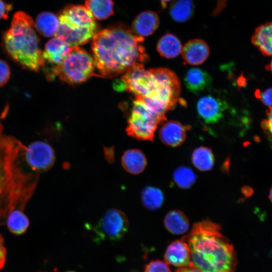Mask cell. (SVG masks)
<instances>
[{
	"instance_id": "18",
	"label": "cell",
	"mask_w": 272,
	"mask_h": 272,
	"mask_svg": "<svg viewBox=\"0 0 272 272\" xmlns=\"http://www.w3.org/2000/svg\"><path fill=\"white\" fill-rule=\"evenodd\" d=\"M71 49L72 47L56 36L45 44L42 55L45 61L58 65L67 56Z\"/></svg>"
},
{
	"instance_id": "40",
	"label": "cell",
	"mask_w": 272,
	"mask_h": 272,
	"mask_svg": "<svg viewBox=\"0 0 272 272\" xmlns=\"http://www.w3.org/2000/svg\"><path fill=\"white\" fill-rule=\"evenodd\" d=\"M269 69L271 72H272V60L270 62V65H269Z\"/></svg>"
},
{
	"instance_id": "8",
	"label": "cell",
	"mask_w": 272,
	"mask_h": 272,
	"mask_svg": "<svg viewBox=\"0 0 272 272\" xmlns=\"http://www.w3.org/2000/svg\"><path fill=\"white\" fill-rule=\"evenodd\" d=\"M155 82V91L152 98L163 102L169 110L173 109L179 98L180 83L178 77L167 68L150 69Z\"/></svg>"
},
{
	"instance_id": "33",
	"label": "cell",
	"mask_w": 272,
	"mask_h": 272,
	"mask_svg": "<svg viewBox=\"0 0 272 272\" xmlns=\"http://www.w3.org/2000/svg\"><path fill=\"white\" fill-rule=\"evenodd\" d=\"M256 93L264 104L269 108H272V88H268L261 93L258 91Z\"/></svg>"
},
{
	"instance_id": "6",
	"label": "cell",
	"mask_w": 272,
	"mask_h": 272,
	"mask_svg": "<svg viewBox=\"0 0 272 272\" xmlns=\"http://www.w3.org/2000/svg\"><path fill=\"white\" fill-rule=\"evenodd\" d=\"M95 69L93 57L85 49L75 46L72 47L60 64L52 68V75L68 84L75 85L84 82L91 77H99Z\"/></svg>"
},
{
	"instance_id": "27",
	"label": "cell",
	"mask_w": 272,
	"mask_h": 272,
	"mask_svg": "<svg viewBox=\"0 0 272 272\" xmlns=\"http://www.w3.org/2000/svg\"><path fill=\"white\" fill-rule=\"evenodd\" d=\"M6 224L11 233L20 235L27 230L29 227V221L23 211L15 209L8 215Z\"/></svg>"
},
{
	"instance_id": "32",
	"label": "cell",
	"mask_w": 272,
	"mask_h": 272,
	"mask_svg": "<svg viewBox=\"0 0 272 272\" xmlns=\"http://www.w3.org/2000/svg\"><path fill=\"white\" fill-rule=\"evenodd\" d=\"M266 117L261 121V127L272 140V108L266 111Z\"/></svg>"
},
{
	"instance_id": "22",
	"label": "cell",
	"mask_w": 272,
	"mask_h": 272,
	"mask_svg": "<svg viewBox=\"0 0 272 272\" xmlns=\"http://www.w3.org/2000/svg\"><path fill=\"white\" fill-rule=\"evenodd\" d=\"M182 44L175 35L166 33L159 40L157 50L161 56L167 58L176 57L181 52Z\"/></svg>"
},
{
	"instance_id": "36",
	"label": "cell",
	"mask_w": 272,
	"mask_h": 272,
	"mask_svg": "<svg viewBox=\"0 0 272 272\" xmlns=\"http://www.w3.org/2000/svg\"><path fill=\"white\" fill-rule=\"evenodd\" d=\"M105 157L109 163H112L114 161L113 149L112 148H105L104 149Z\"/></svg>"
},
{
	"instance_id": "14",
	"label": "cell",
	"mask_w": 272,
	"mask_h": 272,
	"mask_svg": "<svg viewBox=\"0 0 272 272\" xmlns=\"http://www.w3.org/2000/svg\"><path fill=\"white\" fill-rule=\"evenodd\" d=\"M182 56L186 63L199 65L206 61L210 54L209 47L203 40L194 39L189 40L182 47Z\"/></svg>"
},
{
	"instance_id": "5",
	"label": "cell",
	"mask_w": 272,
	"mask_h": 272,
	"mask_svg": "<svg viewBox=\"0 0 272 272\" xmlns=\"http://www.w3.org/2000/svg\"><path fill=\"white\" fill-rule=\"evenodd\" d=\"M20 143L12 137H2L0 140V226L6 224L7 217L13 209L12 160Z\"/></svg>"
},
{
	"instance_id": "4",
	"label": "cell",
	"mask_w": 272,
	"mask_h": 272,
	"mask_svg": "<svg viewBox=\"0 0 272 272\" xmlns=\"http://www.w3.org/2000/svg\"><path fill=\"white\" fill-rule=\"evenodd\" d=\"M55 36L71 47L88 43L97 32L98 25L90 11L81 5H67L58 17Z\"/></svg>"
},
{
	"instance_id": "29",
	"label": "cell",
	"mask_w": 272,
	"mask_h": 272,
	"mask_svg": "<svg viewBox=\"0 0 272 272\" xmlns=\"http://www.w3.org/2000/svg\"><path fill=\"white\" fill-rule=\"evenodd\" d=\"M173 178L176 184L182 189L189 188L196 180L194 172L186 166L178 167L173 172Z\"/></svg>"
},
{
	"instance_id": "24",
	"label": "cell",
	"mask_w": 272,
	"mask_h": 272,
	"mask_svg": "<svg viewBox=\"0 0 272 272\" xmlns=\"http://www.w3.org/2000/svg\"><path fill=\"white\" fill-rule=\"evenodd\" d=\"M85 7L95 19L103 20L114 13L112 0H86Z\"/></svg>"
},
{
	"instance_id": "35",
	"label": "cell",
	"mask_w": 272,
	"mask_h": 272,
	"mask_svg": "<svg viewBox=\"0 0 272 272\" xmlns=\"http://www.w3.org/2000/svg\"><path fill=\"white\" fill-rule=\"evenodd\" d=\"M6 249L4 244V240L0 234V270L4 267L6 260Z\"/></svg>"
},
{
	"instance_id": "26",
	"label": "cell",
	"mask_w": 272,
	"mask_h": 272,
	"mask_svg": "<svg viewBox=\"0 0 272 272\" xmlns=\"http://www.w3.org/2000/svg\"><path fill=\"white\" fill-rule=\"evenodd\" d=\"M191 161L197 169L207 171L212 169L215 159L211 149L206 147H200L193 151L191 155Z\"/></svg>"
},
{
	"instance_id": "34",
	"label": "cell",
	"mask_w": 272,
	"mask_h": 272,
	"mask_svg": "<svg viewBox=\"0 0 272 272\" xmlns=\"http://www.w3.org/2000/svg\"><path fill=\"white\" fill-rule=\"evenodd\" d=\"M12 9V5L11 4H8L3 0H0V20L6 19Z\"/></svg>"
},
{
	"instance_id": "17",
	"label": "cell",
	"mask_w": 272,
	"mask_h": 272,
	"mask_svg": "<svg viewBox=\"0 0 272 272\" xmlns=\"http://www.w3.org/2000/svg\"><path fill=\"white\" fill-rule=\"evenodd\" d=\"M184 81L187 89L195 94L210 89L213 82L212 77L206 71L196 67L186 72Z\"/></svg>"
},
{
	"instance_id": "31",
	"label": "cell",
	"mask_w": 272,
	"mask_h": 272,
	"mask_svg": "<svg viewBox=\"0 0 272 272\" xmlns=\"http://www.w3.org/2000/svg\"><path fill=\"white\" fill-rule=\"evenodd\" d=\"M11 74L10 67L4 60L0 59V87L8 81Z\"/></svg>"
},
{
	"instance_id": "2",
	"label": "cell",
	"mask_w": 272,
	"mask_h": 272,
	"mask_svg": "<svg viewBox=\"0 0 272 272\" xmlns=\"http://www.w3.org/2000/svg\"><path fill=\"white\" fill-rule=\"evenodd\" d=\"M221 231L219 225L206 220L194 224L182 238L190 250L191 266L202 272H235V251Z\"/></svg>"
},
{
	"instance_id": "20",
	"label": "cell",
	"mask_w": 272,
	"mask_h": 272,
	"mask_svg": "<svg viewBox=\"0 0 272 272\" xmlns=\"http://www.w3.org/2000/svg\"><path fill=\"white\" fill-rule=\"evenodd\" d=\"M147 164L144 154L139 149H129L124 152L121 157V164L128 173L132 174L141 173Z\"/></svg>"
},
{
	"instance_id": "25",
	"label": "cell",
	"mask_w": 272,
	"mask_h": 272,
	"mask_svg": "<svg viewBox=\"0 0 272 272\" xmlns=\"http://www.w3.org/2000/svg\"><path fill=\"white\" fill-rule=\"evenodd\" d=\"M194 9L192 0H175L171 5L169 12L173 20L182 23L192 17Z\"/></svg>"
},
{
	"instance_id": "13",
	"label": "cell",
	"mask_w": 272,
	"mask_h": 272,
	"mask_svg": "<svg viewBox=\"0 0 272 272\" xmlns=\"http://www.w3.org/2000/svg\"><path fill=\"white\" fill-rule=\"evenodd\" d=\"M164 259L168 264L179 268L191 266L190 250L187 243L183 238L173 241L166 249Z\"/></svg>"
},
{
	"instance_id": "41",
	"label": "cell",
	"mask_w": 272,
	"mask_h": 272,
	"mask_svg": "<svg viewBox=\"0 0 272 272\" xmlns=\"http://www.w3.org/2000/svg\"><path fill=\"white\" fill-rule=\"evenodd\" d=\"M1 131H2V128H1V126L0 125V140L2 138V136H1Z\"/></svg>"
},
{
	"instance_id": "12",
	"label": "cell",
	"mask_w": 272,
	"mask_h": 272,
	"mask_svg": "<svg viewBox=\"0 0 272 272\" xmlns=\"http://www.w3.org/2000/svg\"><path fill=\"white\" fill-rule=\"evenodd\" d=\"M227 104L219 98L207 95L200 98L196 105L198 116L207 123H215L223 117Z\"/></svg>"
},
{
	"instance_id": "39",
	"label": "cell",
	"mask_w": 272,
	"mask_h": 272,
	"mask_svg": "<svg viewBox=\"0 0 272 272\" xmlns=\"http://www.w3.org/2000/svg\"><path fill=\"white\" fill-rule=\"evenodd\" d=\"M269 199H270V200L272 203V187L270 190V192H269Z\"/></svg>"
},
{
	"instance_id": "28",
	"label": "cell",
	"mask_w": 272,
	"mask_h": 272,
	"mask_svg": "<svg viewBox=\"0 0 272 272\" xmlns=\"http://www.w3.org/2000/svg\"><path fill=\"white\" fill-rule=\"evenodd\" d=\"M141 198L143 204L147 209L154 211L162 206L164 201V195L159 188L148 186L143 189Z\"/></svg>"
},
{
	"instance_id": "16",
	"label": "cell",
	"mask_w": 272,
	"mask_h": 272,
	"mask_svg": "<svg viewBox=\"0 0 272 272\" xmlns=\"http://www.w3.org/2000/svg\"><path fill=\"white\" fill-rule=\"evenodd\" d=\"M160 24L158 15L154 12L146 11L139 14L131 25V30L137 35L150 36L158 29Z\"/></svg>"
},
{
	"instance_id": "9",
	"label": "cell",
	"mask_w": 272,
	"mask_h": 272,
	"mask_svg": "<svg viewBox=\"0 0 272 272\" xmlns=\"http://www.w3.org/2000/svg\"><path fill=\"white\" fill-rule=\"evenodd\" d=\"M128 221L121 211L112 209L108 210L92 227V231L98 240H120L128 230Z\"/></svg>"
},
{
	"instance_id": "11",
	"label": "cell",
	"mask_w": 272,
	"mask_h": 272,
	"mask_svg": "<svg viewBox=\"0 0 272 272\" xmlns=\"http://www.w3.org/2000/svg\"><path fill=\"white\" fill-rule=\"evenodd\" d=\"M24 156L28 162L39 173L49 169L55 161L52 147L42 141H36L25 148Z\"/></svg>"
},
{
	"instance_id": "37",
	"label": "cell",
	"mask_w": 272,
	"mask_h": 272,
	"mask_svg": "<svg viewBox=\"0 0 272 272\" xmlns=\"http://www.w3.org/2000/svg\"><path fill=\"white\" fill-rule=\"evenodd\" d=\"M175 272H202L198 268L193 266H189L178 268Z\"/></svg>"
},
{
	"instance_id": "3",
	"label": "cell",
	"mask_w": 272,
	"mask_h": 272,
	"mask_svg": "<svg viewBox=\"0 0 272 272\" xmlns=\"http://www.w3.org/2000/svg\"><path fill=\"white\" fill-rule=\"evenodd\" d=\"M2 41L8 54L24 67L38 71L44 65L45 61L39 47L34 21L25 12L14 14L9 29L3 33Z\"/></svg>"
},
{
	"instance_id": "7",
	"label": "cell",
	"mask_w": 272,
	"mask_h": 272,
	"mask_svg": "<svg viewBox=\"0 0 272 272\" xmlns=\"http://www.w3.org/2000/svg\"><path fill=\"white\" fill-rule=\"evenodd\" d=\"M135 98L127 120V134L138 140L153 141L157 126L162 122L140 96Z\"/></svg>"
},
{
	"instance_id": "30",
	"label": "cell",
	"mask_w": 272,
	"mask_h": 272,
	"mask_svg": "<svg viewBox=\"0 0 272 272\" xmlns=\"http://www.w3.org/2000/svg\"><path fill=\"white\" fill-rule=\"evenodd\" d=\"M144 272H171L168 264L160 260L150 261L146 265Z\"/></svg>"
},
{
	"instance_id": "10",
	"label": "cell",
	"mask_w": 272,
	"mask_h": 272,
	"mask_svg": "<svg viewBox=\"0 0 272 272\" xmlns=\"http://www.w3.org/2000/svg\"><path fill=\"white\" fill-rule=\"evenodd\" d=\"M121 79L127 92L141 97L154 96V79L150 70H146L144 64L134 66L124 73Z\"/></svg>"
},
{
	"instance_id": "19",
	"label": "cell",
	"mask_w": 272,
	"mask_h": 272,
	"mask_svg": "<svg viewBox=\"0 0 272 272\" xmlns=\"http://www.w3.org/2000/svg\"><path fill=\"white\" fill-rule=\"evenodd\" d=\"M251 41L263 55L272 56V21L258 26L254 31Z\"/></svg>"
},
{
	"instance_id": "38",
	"label": "cell",
	"mask_w": 272,
	"mask_h": 272,
	"mask_svg": "<svg viewBox=\"0 0 272 272\" xmlns=\"http://www.w3.org/2000/svg\"><path fill=\"white\" fill-rule=\"evenodd\" d=\"M161 3V5L163 8L166 7V5L168 3L171 1L172 0H159Z\"/></svg>"
},
{
	"instance_id": "1",
	"label": "cell",
	"mask_w": 272,
	"mask_h": 272,
	"mask_svg": "<svg viewBox=\"0 0 272 272\" xmlns=\"http://www.w3.org/2000/svg\"><path fill=\"white\" fill-rule=\"evenodd\" d=\"M144 40L122 23L97 32L92 38L91 49L99 77L113 78L147 61Z\"/></svg>"
},
{
	"instance_id": "23",
	"label": "cell",
	"mask_w": 272,
	"mask_h": 272,
	"mask_svg": "<svg viewBox=\"0 0 272 272\" xmlns=\"http://www.w3.org/2000/svg\"><path fill=\"white\" fill-rule=\"evenodd\" d=\"M164 225L171 233L176 235L183 234L189 229V221L182 211L173 210L166 215L164 220Z\"/></svg>"
},
{
	"instance_id": "42",
	"label": "cell",
	"mask_w": 272,
	"mask_h": 272,
	"mask_svg": "<svg viewBox=\"0 0 272 272\" xmlns=\"http://www.w3.org/2000/svg\"><path fill=\"white\" fill-rule=\"evenodd\" d=\"M67 272H76V271H68Z\"/></svg>"
},
{
	"instance_id": "21",
	"label": "cell",
	"mask_w": 272,
	"mask_h": 272,
	"mask_svg": "<svg viewBox=\"0 0 272 272\" xmlns=\"http://www.w3.org/2000/svg\"><path fill=\"white\" fill-rule=\"evenodd\" d=\"M34 28L42 36L50 37L55 36L59 26L58 17L50 12H43L36 17Z\"/></svg>"
},
{
	"instance_id": "15",
	"label": "cell",
	"mask_w": 272,
	"mask_h": 272,
	"mask_svg": "<svg viewBox=\"0 0 272 272\" xmlns=\"http://www.w3.org/2000/svg\"><path fill=\"white\" fill-rule=\"evenodd\" d=\"M189 126H184L176 121L166 122L160 128L159 137L166 145L176 147L181 145L186 137V131Z\"/></svg>"
}]
</instances>
